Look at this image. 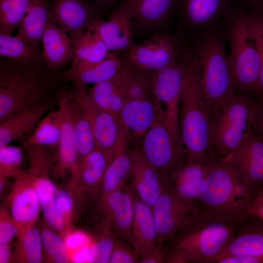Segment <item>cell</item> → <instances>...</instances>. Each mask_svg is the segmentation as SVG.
<instances>
[{
	"instance_id": "6da1fadb",
	"label": "cell",
	"mask_w": 263,
	"mask_h": 263,
	"mask_svg": "<svg viewBox=\"0 0 263 263\" xmlns=\"http://www.w3.org/2000/svg\"><path fill=\"white\" fill-rule=\"evenodd\" d=\"M179 128L187 160L209 168L216 161L212 114L202 93L192 53L185 55V75L179 109Z\"/></svg>"
},
{
	"instance_id": "7a4b0ae2",
	"label": "cell",
	"mask_w": 263,
	"mask_h": 263,
	"mask_svg": "<svg viewBox=\"0 0 263 263\" xmlns=\"http://www.w3.org/2000/svg\"><path fill=\"white\" fill-rule=\"evenodd\" d=\"M238 228L219 221L200 206L166 245V263H212Z\"/></svg>"
},
{
	"instance_id": "3957f363",
	"label": "cell",
	"mask_w": 263,
	"mask_h": 263,
	"mask_svg": "<svg viewBox=\"0 0 263 263\" xmlns=\"http://www.w3.org/2000/svg\"><path fill=\"white\" fill-rule=\"evenodd\" d=\"M255 193L229 165L219 159L209 168L198 203L217 220L237 227L251 218Z\"/></svg>"
},
{
	"instance_id": "277c9868",
	"label": "cell",
	"mask_w": 263,
	"mask_h": 263,
	"mask_svg": "<svg viewBox=\"0 0 263 263\" xmlns=\"http://www.w3.org/2000/svg\"><path fill=\"white\" fill-rule=\"evenodd\" d=\"M227 40L226 31L217 28L201 31L192 53L202 93L212 116L236 94L225 51Z\"/></svg>"
},
{
	"instance_id": "5b68a950",
	"label": "cell",
	"mask_w": 263,
	"mask_h": 263,
	"mask_svg": "<svg viewBox=\"0 0 263 263\" xmlns=\"http://www.w3.org/2000/svg\"><path fill=\"white\" fill-rule=\"evenodd\" d=\"M0 122L26 108L53 102L46 98L42 65L0 57Z\"/></svg>"
},
{
	"instance_id": "8992f818",
	"label": "cell",
	"mask_w": 263,
	"mask_h": 263,
	"mask_svg": "<svg viewBox=\"0 0 263 263\" xmlns=\"http://www.w3.org/2000/svg\"><path fill=\"white\" fill-rule=\"evenodd\" d=\"M261 110L260 101L251 93L239 94L213 114V141L218 160L257 132Z\"/></svg>"
},
{
	"instance_id": "52a82bcc",
	"label": "cell",
	"mask_w": 263,
	"mask_h": 263,
	"mask_svg": "<svg viewBox=\"0 0 263 263\" xmlns=\"http://www.w3.org/2000/svg\"><path fill=\"white\" fill-rule=\"evenodd\" d=\"M230 43L228 60L236 94L252 93L260 76L261 61L257 45L245 18V11L236 7L225 17Z\"/></svg>"
},
{
	"instance_id": "ba28073f",
	"label": "cell",
	"mask_w": 263,
	"mask_h": 263,
	"mask_svg": "<svg viewBox=\"0 0 263 263\" xmlns=\"http://www.w3.org/2000/svg\"><path fill=\"white\" fill-rule=\"evenodd\" d=\"M139 149L162 178L187 160L180 132L167 122L164 115L145 134Z\"/></svg>"
},
{
	"instance_id": "9c48e42d",
	"label": "cell",
	"mask_w": 263,
	"mask_h": 263,
	"mask_svg": "<svg viewBox=\"0 0 263 263\" xmlns=\"http://www.w3.org/2000/svg\"><path fill=\"white\" fill-rule=\"evenodd\" d=\"M185 54L154 72L151 82V95L162 109L166 121L180 132L179 115L185 75Z\"/></svg>"
},
{
	"instance_id": "30bf717a",
	"label": "cell",
	"mask_w": 263,
	"mask_h": 263,
	"mask_svg": "<svg viewBox=\"0 0 263 263\" xmlns=\"http://www.w3.org/2000/svg\"><path fill=\"white\" fill-rule=\"evenodd\" d=\"M163 184L162 191L152 210L157 231V244L165 246L183 224L197 211L200 205L178 196L163 180Z\"/></svg>"
},
{
	"instance_id": "8fae6325",
	"label": "cell",
	"mask_w": 263,
	"mask_h": 263,
	"mask_svg": "<svg viewBox=\"0 0 263 263\" xmlns=\"http://www.w3.org/2000/svg\"><path fill=\"white\" fill-rule=\"evenodd\" d=\"M74 84L73 92L78 104L90 121L96 147L103 153L109 165L114 155L120 123L111 113L94 103L85 85L78 81Z\"/></svg>"
},
{
	"instance_id": "7c38bea8",
	"label": "cell",
	"mask_w": 263,
	"mask_h": 263,
	"mask_svg": "<svg viewBox=\"0 0 263 263\" xmlns=\"http://www.w3.org/2000/svg\"><path fill=\"white\" fill-rule=\"evenodd\" d=\"M256 193L263 188V136L255 132L220 159Z\"/></svg>"
},
{
	"instance_id": "4fadbf2b",
	"label": "cell",
	"mask_w": 263,
	"mask_h": 263,
	"mask_svg": "<svg viewBox=\"0 0 263 263\" xmlns=\"http://www.w3.org/2000/svg\"><path fill=\"white\" fill-rule=\"evenodd\" d=\"M137 0H122L108 20L93 25L109 52L129 50L134 43L132 28Z\"/></svg>"
},
{
	"instance_id": "5bb4252c",
	"label": "cell",
	"mask_w": 263,
	"mask_h": 263,
	"mask_svg": "<svg viewBox=\"0 0 263 263\" xmlns=\"http://www.w3.org/2000/svg\"><path fill=\"white\" fill-rule=\"evenodd\" d=\"M179 45L171 36L156 35L142 43H133L129 50L128 61L154 72L181 57L183 54Z\"/></svg>"
},
{
	"instance_id": "9a60e30c",
	"label": "cell",
	"mask_w": 263,
	"mask_h": 263,
	"mask_svg": "<svg viewBox=\"0 0 263 263\" xmlns=\"http://www.w3.org/2000/svg\"><path fill=\"white\" fill-rule=\"evenodd\" d=\"M100 19L84 0H52L49 19L66 32L71 40L81 35Z\"/></svg>"
},
{
	"instance_id": "2e32d148",
	"label": "cell",
	"mask_w": 263,
	"mask_h": 263,
	"mask_svg": "<svg viewBox=\"0 0 263 263\" xmlns=\"http://www.w3.org/2000/svg\"><path fill=\"white\" fill-rule=\"evenodd\" d=\"M103 201L106 216L105 223L116 238L132 246L131 231L134 203L131 186H125L109 193L103 198Z\"/></svg>"
},
{
	"instance_id": "e0dca14e",
	"label": "cell",
	"mask_w": 263,
	"mask_h": 263,
	"mask_svg": "<svg viewBox=\"0 0 263 263\" xmlns=\"http://www.w3.org/2000/svg\"><path fill=\"white\" fill-rule=\"evenodd\" d=\"M233 0H177L176 9L189 26L201 31L217 28Z\"/></svg>"
},
{
	"instance_id": "ac0fdd59",
	"label": "cell",
	"mask_w": 263,
	"mask_h": 263,
	"mask_svg": "<svg viewBox=\"0 0 263 263\" xmlns=\"http://www.w3.org/2000/svg\"><path fill=\"white\" fill-rule=\"evenodd\" d=\"M131 186L138 197L152 207L163 189L162 178L146 160L138 148L129 150Z\"/></svg>"
},
{
	"instance_id": "d6986e66",
	"label": "cell",
	"mask_w": 263,
	"mask_h": 263,
	"mask_svg": "<svg viewBox=\"0 0 263 263\" xmlns=\"http://www.w3.org/2000/svg\"><path fill=\"white\" fill-rule=\"evenodd\" d=\"M209 168L186 160L174 168L163 180L180 197L198 203Z\"/></svg>"
},
{
	"instance_id": "ffe728a7",
	"label": "cell",
	"mask_w": 263,
	"mask_h": 263,
	"mask_svg": "<svg viewBox=\"0 0 263 263\" xmlns=\"http://www.w3.org/2000/svg\"><path fill=\"white\" fill-rule=\"evenodd\" d=\"M163 113L153 97L127 101L120 114V123L132 135L141 139L162 116Z\"/></svg>"
},
{
	"instance_id": "44dd1931",
	"label": "cell",
	"mask_w": 263,
	"mask_h": 263,
	"mask_svg": "<svg viewBox=\"0 0 263 263\" xmlns=\"http://www.w3.org/2000/svg\"><path fill=\"white\" fill-rule=\"evenodd\" d=\"M132 188L134 203L131 231L132 244L141 260L155 248L157 231L152 207L142 201Z\"/></svg>"
},
{
	"instance_id": "7402d4cb",
	"label": "cell",
	"mask_w": 263,
	"mask_h": 263,
	"mask_svg": "<svg viewBox=\"0 0 263 263\" xmlns=\"http://www.w3.org/2000/svg\"><path fill=\"white\" fill-rule=\"evenodd\" d=\"M41 41L44 62L50 70H57L73 61L74 50L68 34L49 20Z\"/></svg>"
},
{
	"instance_id": "603a6c76",
	"label": "cell",
	"mask_w": 263,
	"mask_h": 263,
	"mask_svg": "<svg viewBox=\"0 0 263 263\" xmlns=\"http://www.w3.org/2000/svg\"><path fill=\"white\" fill-rule=\"evenodd\" d=\"M50 102L20 111L0 122V148L32 133L39 121L53 108Z\"/></svg>"
},
{
	"instance_id": "cb8c5ba5",
	"label": "cell",
	"mask_w": 263,
	"mask_h": 263,
	"mask_svg": "<svg viewBox=\"0 0 263 263\" xmlns=\"http://www.w3.org/2000/svg\"><path fill=\"white\" fill-rule=\"evenodd\" d=\"M237 255L263 257V223L253 215L238 227L233 239L212 263L224 257Z\"/></svg>"
},
{
	"instance_id": "d4e9b609",
	"label": "cell",
	"mask_w": 263,
	"mask_h": 263,
	"mask_svg": "<svg viewBox=\"0 0 263 263\" xmlns=\"http://www.w3.org/2000/svg\"><path fill=\"white\" fill-rule=\"evenodd\" d=\"M130 138L129 132L121 125L114 155L108 166L103 179V198L113 191L122 188L129 178L131 159L128 143Z\"/></svg>"
},
{
	"instance_id": "484cf974",
	"label": "cell",
	"mask_w": 263,
	"mask_h": 263,
	"mask_svg": "<svg viewBox=\"0 0 263 263\" xmlns=\"http://www.w3.org/2000/svg\"><path fill=\"white\" fill-rule=\"evenodd\" d=\"M71 41L74 56L70 68L62 75L63 79L83 66L102 60L110 52L93 25Z\"/></svg>"
},
{
	"instance_id": "4316f807",
	"label": "cell",
	"mask_w": 263,
	"mask_h": 263,
	"mask_svg": "<svg viewBox=\"0 0 263 263\" xmlns=\"http://www.w3.org/2000/svg\"><path fill=\"white\" fill-rule=\"evenodd\" d=\"M50 9L48 0H34L19 24L16 36L39 47L43 32L49 19Z\"/></svg>"
},
{
	"instance_id": "83f0119b",
	"label": "cell",
	"mask_w": 263,
	"mask_h": 263,
	"mask_svg": "<svg viewBox=\"0 0 263 263\" xmlns=\"http://www.w3.org/2000/svg\"><path fill=\"white\" fill-rule=\"evenodd\" d=\"M123 63L114 53L110 52L102 60L83 66L64 80L78 81L84 85H95L115 76L121 70Z\"/></svg>"
},
{
	"instance_id": "f1b7e54d",
	"label": "cell",
	"mask_w": 263,
	"mask_h": 263,
	"mask_svg": "<svg viewBox=\"0 0 263 263\" xmlns=\"http://www.w3.org/2000/svg\"><path fill=\"white\" fill-rule=\"evenodd\" d=\"M153 73L142 69L129 61L123 63L119 74L126 102L151 96Z\"/></svg>"
},
{
	"instance_id": "f546056e",
	"label": "cell",
	"mask_w": 263,
	"mask_h": 263,
	"mask_svg": "<svg viewBox=\"0 0 263 263\" xmlns=\"http://www.w3.org/2000/svg\"><path fill=\"white\" fill-rule=\"evenodd\" d=\"M63 115L60 107L52 108L39 121L22 144L58 147L61 136Z\"/></svg>"
},
{
	"instance_id": "4dcf8cb0",
	"label": "cell",
	"mask_w": 263,
	"mask_h": 263,
	"mask_svg": "<svg viewBox=\"0 0 263 263\" xmlns=\"http://www.w3.org/2000/svg\"><path fill=\"white\" fill-rule=\"evenodd\" d=\"M0 56L16 61L35 65L44 62L40 47L31 45L11 34L0 33Z\"/></svg>"
},
{
	"instance_id": "1f68e13d",
	"label": "cell",
	"mask_w": 263,
	"mask_h": 263,
	"mask_svg": "<svg viewBox=\"0 0 263 263\" xmlns=\"http://www.w3.org/2000/svg\"><path fill=\"white\" fill-rule=\"evenodd\" d=\"M177 0H137L133 25L151 28L161 24L176 9Z\"/></svg>"
},
{
	"instance_id": "d6a6232c",
	"label": "cell",
	"mask_w": 263,
	"mask_h": 263,
	"mask_svg": "<svg viewBox=\"0 0 263 263\" xmlns=\"http://www.w3.org/2000/svg\"><path fill=\"white\" fill-rule=\"evenodd\" d=\"M74 95L75 106L73 118V138L77 155L83 159L96 145L90 121L79 106L75 94Z\"/></svg>"
},
{
	"instance_id": "836d02e7",
	"label": "cell",
	"mask_w": 263,
	"mask_h": 263,
	"mask_svg": "<svg viewBox=\"0 0 263 263\" xmlns=\"http://www.w3.org/2000/svg\"><path fill=\"white\" fill-rule=\"evenodd\" d=\"M35 189L46 220L54 228L61 229L63 226L64 221L55 203L56 186L49 179L40 178L36 181Z\"/></svg>"
},
{
	"instance_id": "e575fe53",
	"label": "cell",
	"mask_w": 263,
	"mask_h": 263,
	"mask_svg": "<svg viewBox=\"0 0 263 263\" xmlns=\"http://www.w3.org/2000/svg\"><path fill=\"white\" fill-rule=\"evenodd\" d=\"M40 207L35 188H27L14 197L11 206V215L17 222L28 223L37 217Z\"/></svg>"
},
{
	"instance_id": "d590c367",
	"label": "cell",
	"mask_w": 263,
	"mask_h": 263,
	"mask_svg": "<svg viewBox=\"0 0 263 263\" xmlns=\"http://www.w3.org/2000/svg\"><path fill=\"white\" fill-rule=\"evenodd\" d=\"M34 0H0V33L11 34L26 14Z\"/></svg>"
},
{
	"instance_id": "8d00e7d4",
	"label": "cell",
	"mask_w": 263,
	"mask_h": 263,
	"mask_svg": "<svg viewBox=\"0 0 263 263\" xmlns=\"http://www.w3.org/2000/svg\"><path fill=\"white\" fill-rule=\"evenodd\" d=\"M108 166L105 156L100 149L95 147L83 159L81 176L84 183L90 187L101 182L103 184Z\"/></svg>"
},
{
	"instance_id": "74e56055",
	"label": "cell",
	"mask_w": 263,
	"mask_h": 263,
	"mask_svg": "<svg viewBox=\"0 0 263 263\" xmlns=\"http://www.w3.org/2000/svg\"><path fill=\"white\" fill-rule=\"evenodd\" d=\"M245 18L261 57L260 76L258 83L252 93L255 97L260 100L263 98V14L247 13L245 11Z\"/></svg>"
},
{
	"instance_id": "f35d334b",
	"label": "cell",
	"mask_w": 263,
	"mask_h": 263,
	"mask_svg": "<svg viewBox=\"0 0 263 263\" xmlns=\"http://www.w3.org/2000/svg\"><path fill=\"white\" fill-rule=\"evenodd\" d=\"M119 72L111 79L94 85L93 87L88 90L94 103L109 112L113 97L118 92H123Z\"/></svg>"
},
{
	"instance_id": "ab89813d",
	"label": "cell",
	"mask_w": 263,
	"mask_h": 263,
	"mask_svg": "<svg viewBox=\"0 0 263 263\" xmlns=\"http://www.w3.org/2000/svg\"><path fill=\"white\" fill-rule=\"evenodd\" d=\"M42 244L50 257L56 263L69 261L68 249L65 242L55 232L44 229L41 234Z\"/></svg>"
},
{
	"instance_id": "60d3db41",
	"label": "cell",
	"mask_w": 263,
	"mask_h": 263,
	"mask_svg": "<svg viewBox=\"0 0 263 263\" xmlns=\"http://www.w3.org/2000/svg\"><path fill=\"white\" fill-rule=\"evenodd\" d=\"M23 247L27 261L30 263H39L42 261V246L41 234L35 227L29 228L23 237Z\"/></svg>"
},
{
	"instance_id": "b9f144b4",
	"label": "cell",
	"mask_w": 263,
	"mask_h": 263,
	"mask_svg": "<svg viewBox=\"0 0 263 263\" xmlns=\"http://www.w3.org/2000/svg\"><path fill=\"white\" fill-rule=\"evenodd\" d=\"M116 239L111 230L98 240L91 248L88 263H106L109 260Z\"/></svg>"
},
{
	"instance_id": "7bdbcfd3",
	"label": "cell",
	"mask_w": 263,
	"mask_h": 263,
	"mask_svg": "<svg viewBox=\"0 0 263 263\" xmlns=\"http://www.w3.org/2000/svg\"><path fill=\"white\" fill-rule=\"evenodd\" d=\"M140 257L134 248L116 238L110 254V263H137Z\"/></svg>"
},
{
	"instance_id": "ee69618b",
	"label": "cell",
	"mask_w": 263,
	"mask_h": 263,
	"mask_svg": "<svg viewBox=\"0 0 263 263\" xmlns=\"http://www.w3.org/2000/svg\"><path fill=\"white\" fill-rule=\"evenodd\" d=\"M9 145L0 148V163L1 167L13 169L21 162L22 151L17 147Z\"/></svg>"
},
{
	"instance_id": "f6af8a7d",
	"label": "cell",
	"mask_w": 263,
	"mask_h": 263,
	"mask_svg": "<svg viewBox=\"0 0 263 263\" xmlns=\"http://www.w3.org/2000/svg\"><path fill=\"white\" fill-rule=\"evenodd\" d=\"M55 201L56 208L63 216L69 213L73 207L72 199L67 191L60 190L55 195Z\"/></svg>"
},
{
	"instance_id": "bcb514c9",
	"label": "cell",
	"mask_w": 263,
	"mask_h": 263,
	"mask_svg": "<svg viewBox=\"0 0 263 263\" xmlns=\"http://www.w3.org/2000/svg\"><path fill=\"white\" fill-rule=\"evenodd\" d=\"M64 242L68 250L74 251L86 245L88 242V238L83 233L76 231L68 235Z\"/></svg>"
},
{
	"instance_id": "7dc6e473",
	"label": "cell",
	"mask_w": 263,
	"mask_h": 263,
	"mask_svg": "<svg viewBox=\"0 0 263 263\" xmlns=\"http://www.w3.org/2000/svg\"><path fill=\"white\" fill-rule=\"evenodd\" d=\"M167 248L166 246L157 244L155 248L139 263H163L167 262Z\"/></svg>"
},
{
	"instance_id": "c3c4849f",
	"label": "cell",
	"mask_w": 263,
	"mask_h": 263,
	"mask_svg": "<svg viewBox=\"0 0 263 263\" xmlns=\"http://www.w3.org/2000/svg\"><path fill=\"white\" fill-rule=\"evenodd\" d=\"M216 263H263V257L247 255H231L220 259Z\"/></svg>"
},
{
	"instance_id": "681fc988",
	"label": "cell",
	"mask_w": 263,
	"mask_h": 263,
	"mask_svg": "<svg viewBox=\"0 0 263 263\" xmlns=\"http://www.w3.org/2000/svg\"><path fill=\"white\" fill-rule=\"evenodd\" d=\"M16 226L9 221H2L0 224V244H8L17 234Z\"/></svg>"
},
{
	"instance_id": "f907efd6",
	"label": "cell",
	"mask_w": 263,
	"mask_h": 263,
	"mask_svg": "<svg viewBox=\"0 0 263 263\" xmlns=\"http://www.w3.org/2000/svg\"><path fill=\"white\" fill-rule=\"evenodd\" d=\"M91 248L86 245L74 251L71 257L72 261L76 263L88 262Z\"/></svg>"
},
{
	"instance_id": "816d5d0a",
	"label": "cell",
	"mask_w": 263,
	"mask_h": 263,
	"mask_svg": "<svg viewBox=\"0 0 263 263\" xmlns=\"http://www.w3.org/2000/svg\"><path fill=\"white\" fill-rule=\"evenodd\" d=\"M262 204H263V188L257 191L252 198L250 207V214H252Z\"/></svg>"
},
{
	"instance_id": "f5cc1de1",
	"label": "cell",
	"mask_w": 263,
	"mask_h": 263,
	"mask_svg": "<svg viewBox=\"0 0 263 263\" xmlns=\"http://www.w3.org/2000/svg\"><path fill=\"white\" fill-rule=\"evenodd\" d=\"M11 249L8 244H0V263H7L9 261Z\"/></svg>"
},
{
	"instance_id": "db71d44e",
	"label": "cell",
	"mask_w": 263,
	"mask_h": 263,
	"mask_svg": "<svg viewBox=\"0 0 263 263\" xmlns=\"http://www.w3.org/2000/svg\"><path fill=\"white\" fill-rule=\"evenodd\" d=\"M118 0H93V7L105 10L112 7Z\"/></svg>"
},
{
	"instance_id": "11a10c76",
	"label": "cell",
	"mask_w": 263,
	"mask_h": 263,
	"mask_svg": "<svg viewBox=\"0 0 263 263\" xmlns=\"http://www.w3.org/2000/svg\"><path fill=\"white\" fill-rule=\"evenodd\" d=\"M261 110L257 126V132L263 136V98L260 100Z\"/></svg>"
},
{
	"instance_id": "9f6ffc18",
	"label": "cell",
	"mask_w": 263,
	"mask_h": 263,
	"mask_svg": "<svg viewBox=\"0 0 263 263\" xmlns=\"http://www.w3.org/2000/svg\"><path fill=\"white\" fill-rule=\"evenodd\" d=\"M251 215L255 216L263 223V204L259 207Z\"/></svg>"
},
{
	"instance_id": "6f0895ef",
	"label": "cell",
	"mask_w": 263,
	"mask_h": 263,
	"mask_svg": "<svg viewBox=\"0 0 263 263\" xmlns=\"http://www.w3.org/2000/svg\"><path fill=\"white\" fill-rule=\"evenodd\" d=\"M261 7H263V0H242Z\"/></svg>"
}]
</instances>
